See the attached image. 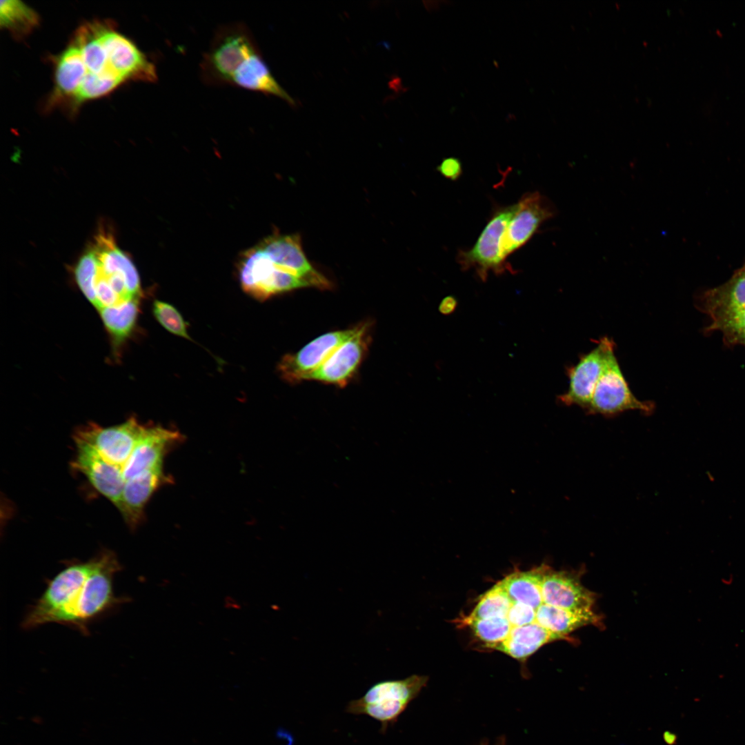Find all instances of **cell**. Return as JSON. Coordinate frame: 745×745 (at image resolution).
Here are the masks:
<instances>
[{
  "mask_svg": "<svg viewBox=\"0 0 745 745\" xmlns=\"http://www.w3.org/2000/svg\"><path fill=\"white\" fill-rule=\"evenodd\" d=\"M146 426L132 417L121 424L108 427L92 423L78 429L74 439L87 444L122 470Z\"/></svg>",
  "mask_w": 745,
  "mask_h": 745,
  "instance_id": "cell-7",
  "label": "cell"
},
{
  "mask_svg": "<svg viewBox=\"0 0 745 745\" xmlns=\"http://www.w3.org/2000/svg\"><path fill=\"white\" fill-rule=\"evenodd\" d=\"M614 351L613 341L604 337L597 341L593 349L582 355L577 363L567 369L568 388L558 396L559 401L566 406L576 405L587 410L606 361Z\"/></svg>",
  "mask_w": 745,
  "mask_h": 745,
  "instance_id": "cell-8",
  "label": "cell"
},
{
  "mask_svg": "<svg viewBox=\"0 0 745 745\" xmlns=\"http://www.w3.org/2000/svg\"><path fill=\"white\" fill-rule=\"evenodd\" d=\"M74 443L76 454L72 466L84 475L92 486L117 508L125 484L121 469L107 461L87 444L79 440H74Z\"/></svg>",
  "mask_w": 745,
  "mask_h": 745,
  "instance_id": "cell-14",
  "label": "cell"
},
{
  "mask_svg": "<svg viewBox=\"0 0 745 745\" xmlns=\"http://www.w3.org/2000/svg\"><path fill=\"white\" fill-rule=\"evenodd\" d=\"M503 233L500 253L503 259L526 244L541 225L556 214L551 201L538 192L525 193Z\"/></svg>",
  "mask_w": 745,
  "mask_h": 745,
  "instance_id": "cell-9",
  "label": "cell"
},
{
  "mask_svg": "<svg viewBox=\"0 0 745 745\" xmlns=\"http://www.w3.org/2000/svg\"><path fill=\"white\" fill-rule=\"evenodd\" d=\"M88 70L79 47L74 42L59 57L55 68L56 90L75 97Z\"/></svg>",
  "mask_w": 745,
  "mask_h": 745,
  "instance_id": "cell-22",
  "label": "cell"
},
{
  "mask_svg": "<svg viewBox=\"0 0 745 745\" xmlns=\"http://www.w3.org/2000/svg\"><path fill=\"white\" fill-rule=\"evenodd\" d=\"M654 409L653 402L641 401L633 395L613 352L595 388L587 412L612 417L627 410L650 415Z\"/></svg>",
  "mask_w": 745,
  "mask_h": 745,
  "instance_id": "cell-6",
  "label": "cell"
},
{
  "mask_svg": "<svg viewBox=\"0 0 745 745\" xmlns=\"http://www.w3.org/2000/svg\"><path fill=\"white\" fill-rule=\"evenodd\" d=\"M279 268L308 281L312 287L329 289L330 281L306 257L297 234L275 233L258 245Z\"/></svg>",
  "mask_w": 745,
  "mask_h": 745,
  "instance_id": "cell-12",
  "label": "cell"
},
{
  "mask_svg": "<svg viewBox=\"0 0 745 745\" xmlns=\"http://www.w3.org/2000/svg\"><path fill=\"white\" fill-rule=\"evenodd\" d=\"M499 745H502V744H499Z\"/></svg>",
  "mask_w": 745,
  "mask_h": 745,
  "instance_id": "cell-36",
  "label": "cell"
},
{
  "mask_svg": "<svg viewBox=\"0 0 745 745\" xmlns=\"http://www.w3.org/2000/svg\"><path fill=\"white\" fill-rule=\"evenodd\" d=\"M703 309L709 315L722 311L745 308V266L724 284L708 291Z\"/></svg>",
  "mask_w": 745,
  "mask_h": 745,
  "instance_id": "cell-21",
  "label": "cell"
},
{
  "mask_svg": "<svg viewBox=\"0 0 745 745\" xmlns=\"http://www.w3.org/2000/svg\"><path fill=\"white\" fill-rule=\"evenodd\" d=\"M368 327V324H362L355 335L339 346L319 368L306 375L303 380H315L341 387L346 386L364 359L369 339Z\"/></svg>",
  "mask_w": 745,
  "mask_h": 745,
  "instance_id": "cell-13",
  "label": "cell"
},
{
  "mask_svg": "<svg viewBox=\"0 0 745 745\" xmlns=\"http://www.w3.org/2000/svg\"><path fill=\"white\" fill-rule=\"evenodd\" d=\"M101 25L88 24L79 28L74 43L79 47L88 72L101 73L108 68L107 55L99 37Z\"/></svg>",
  "mask_w": 745,
  "mask_h": 745,
  "instance_id": "cell-25",
  "label": "cell"
},
{
  "mask_svg": "<svg viewBox=\"0 0 745 745\" xmlns=\"http://www.w3.org/2000/svg\"><path fill=\"white\" fill-rule=\"evenodd\" d=\"M92 250L103 273L123 276L132 295L140 297L141 286L137 269L128 257L117 247L111 235L99 233Z\"/></svg>",
  "mask_w": 745,
  "mask_h": 745,
  "instance_id": "cell-19",
  "label": "cell"
},
{
  "mask_svg": "<svg viewBox=\"0 0 745 745\" xmlns=\"http://www.w3.org/2000/svg\"><path fill=\"white\" fill-rule=\"evenodd\" d=\"M181 440L182 435L177 431L159 426L146 425L130 457L123 467L125 482L145 470L162 465L165 455Z\"/></svg>",
  "mask_w": 745,
  "mask_h": 745,
  "instance_id": "cell-15",
  "label": "cell"
},
{
  "mask_svg": "<svg viewBox=\"0 0 745 745\" xmlns=\"http://www.w3.org/2000/svg\"><path fill=\"white\" fill-rule=\"evenodd\" d=\"M259 48L249 28L242 23L219 28L200 63V74L209 85L232 86Z\"/></svg>",
  "mask_w": 745,
  "mask_h": 745,
  "instance_id": "cell-2",
  "label": "cell"
},
{
  "mask_svg": "<svg viewBox=\"0 0 745 745\" xmlns=\"http://www.w3.org/2000/svg\"><path fill=\"white\" fill-rule=\"evenodd\" d=\"M123 81L120 75L110 69L101 73L88 72L74 98L79 102L98 98L111 92Z\"/></svg>",
  "mask_w": 745,
  "mask_h": 745,
  "instance_id": "cell-29",
  "label": "cell"
},
{
  "mask_svg": "<svg viewBox=\"0 0 745 745\" xmlns=\"http://www.w3.org/2000/svg\"><path fill=\"white\" fill-rule=\"evenodd\" d=\"M99 37L107 55L108 68L124 80L154 82L157 79L155 66L128 39L101 26Z\"/></svg>",
  "mask_w": 745,
  "mask_h": 745,
  "instance_id": "cell-11",
  "label": "cell"
},
{
  "mask_svg": "<svg viewBox=\"0 0 745 745\" xmlns=\"http://www.w3.org/2000/svg\"><path fill=\"white\" fill-rule=\"evenodd\" d=\"M512 604V599L499 582L481 597L468 617L479 619L506 617Z\"/></svg>",
  "mask_w": 745,
  "mask_h": 745,
  "instance_id": "cell-27",
  "label": "cell"
},
{
  "mask_svg": "<svg viewBox=\"0 0 745 745\" xmlns=\"http://www.w3.org/2000/svg\"><path fill=\"white\" fill-rule=\"evenodd\" d=\"M437 170L443 177L452 181H456L462 173L461 163L456 157H446L437 167Z\"/></svg>",
  "mask_w": 745,
  "mask_h": 745,
  "instance_id": "cell-34",
  "label": "cell"
},
{
  "mask_svg": "<svg viewBox=\"0 0 745 745\" xmlns=\"http://www.w3.org/2000/svg\"><path fill=\"white\" fill-rule=\"evenodd\" d=\"M139 298L99 310L106 330L117 343L123 341L132 332L138 317Z\"/></svg>",
  "mask_w": 745,
  "mask_h": 745,
  "instance_id": "cell-24",
  "label": "cell"
},
{
  "mask_svg": "<svg viewBox=\"0 0 745 745\" xmlns=\"http://www.w3.org/2000/svg\"><path fill=\"white\" fill-rule=\"evenodd\" d=\"M548 566H542L526 572H516L500 584L513 602H521L537 609L543 604L541 586Z\"/></svg>",
  "mask_w": 745,
  "mask_h": 745,
  "instance_id": "cell-23",
  "label": "cell"
},
{
  "mask_svg": "<svg viewBox=\"0 0 745 745\" xmlns=\"http://www.w3.org/2000/svg\"><path fill=\"white\" fill-rule=\"evenodd\" d=\"M458 302L457 299L451 295L444 297L439 306V312L444 315L452 314L456 309Z\"/></svg>",
  "mask_w": 745,
  "mask_h": 745,
  "instance_id": "cell-35",
  "label": "cell"
},
{
  "mask_svg": "<svg viewBox=\"0 0 745 745\" xmlns=\"http://www.w3.org/2000/svg\"><path fill=\"white\" fill-rule=\"evenodd\" d=\"M152 310L157 320L168 331L178 336L190 339L187 330L188 324L172 305L156 300L153 304Z\"/></svg>",
  "mask_w": 745,
  "mask_h": 745,
  "instance_id": "cell-32",
  "label": "cell"
},
{
  "mask_svg": "<svg viewBox=\"0 0 745 745\" xmlns=\"http://www.w3.org/2000/svg\"><path fill=\"white\" fill-rule=\"evenodd\" d=\"M74 272L79 288L89 301L94 305L97 261L92 250L87 252L80 258Z\"/></svg>",
  "mask_w": 745,
  "mask_h": 745,
  "instance_id": "cell-31",
  "label": "cell"
},
{
  "mask_svg": "<svg viewBox=\"0 0 745 745\" xmlns=\"http://www.w3.org/2000/svg\"><path fill=\"white\" fill-rule=\"evenodd\" d=\"M543 603L566 609L592 608L595 595L575 574L553 571L548 567L541 586Z\"/></svg>",
  "mask_w": 745,
  "mask_h": 745,
  "instance_id": "cell-16",
  "label": "cell"
},
{
  "mask_svg": "<svg viewBox=\"0 0 745 745\" xmlns=\"http://www.w3.org/2000/svg\"><path fill=\"white\" fill-rule=\"evenodd\" d=\"M428 678L417 675L404 679L386 680L371 686L361 698L350 702L347 711L379 721L383 728L393 722L425 686Z\"/></svg>",
  "mask_w": 745,
  "mask_h": 745,
  "instance_id": "cell-3",
  "label": "cell"
},
{
  "mask_svg": "<svg viewBox=\"0 0 745 745\" xmlns=\"http://www.w3.org/2000/svg\"><path fill=\"white\" fill-rule=\"evenodd\" d=\"M162 465L145 470L125 482L117 509L131 528L143 521L144 508L154 493L170 480Z\"/></svg>",
  "mask_w": 745,
  "mask_h": 745,
  "instance_id": "cell-17",
  "label": "cell"
},
{
  "mask_svg": "<svg viewBox=\"0 0 745 745\" xmlns=\"http://www.w3.org/2000/svg\"><path fill=\"white\" fill-rule=\"evenodd\" d=\"M506 618L513 627L528 625L536 621V609L521 602H513Z\"/></svg>",
  "mask_w": 745,
  "mask_h": 745,
  "instance_id": "cell-33",
  "label": "cell"
},
{
  "mask_svg": "<svg viewBox=\"0 0 745 745\" xmlns=\"http://www.w3.org/2000/svg\"><path fill=\"white\" fill-rule=\"evenodd\" d=\"M362 324L317 337L295 354L285 355L278 365L282 378L294 383L319 368L346 341L355 335Z\"/></svg>",
  "mask_w": 745,
  "mask_h": 745,
  "instance_id": "cell-10",
  "label": "cell"
},
{
  "mask_svg": "<svg viewBox=\"0 0 745 745\" xmlns=\"http://www.w3.org/2000/svg\"><path fill=\"white\" fill-rule=\"evenodd\" d=\"M535 622L564 639H568V635L579 628L600 624L601 617L592 608L566 609L543 603L536 609Z\"/></svg>",
  "mask_w": 745,
  "mask_h": 745,
  "instance_id": "cell-18",
  "label": "cell"
},
{
  "mask_svg": "<svg viewBox=\"0 0 745 745\" xmlns=\"http://www.w3.org/2000/svg\"><path fill=\"white\" fill-rule=\"evenodd\" d=\"M238 269L243 290L259 300H265L277 293L311 287L306 279L277 266L259 246L243 254Z\"/></svg>",
  "mask_w": 745,
  "mask_h": 745,
  "instance_id": "cell-5",
  "label": "cell"
},
{
  "mask_svg": "<svg viewBox=\"0 0 745 745\" xmlns=\"http://www.w3.org/2000/svg\"><path fill=\"white\" fill-rule=\"evenodd\" d=\"M517 203L497 208L492 215L475 245L468 250H460L457 261L464 270H474L481 281H486L489 272L501 275L515 270L500 253L504 230L517 210Z\"/></svg>",
  "mask_w": 745,
  "mask_h": 745,
  "instance_id": "cell-4",
  "label": "cell"
},
{
  "mask_svg": "<svg viewBox=\"0 0 745 745\" xmlns=\"http://www.w3.org/2000/svg\"><path fill=\"white\" fill-rule=\"evenodd\" d=\"M463 622L490 648L504 642L513 628L506 617L479 619L468 616L463 619Z\"/></svg>",
  "mask_w": 745,
  "mask_h": 745,
  "instance_id": "cell-28",
  "label": "cell"
},
{
  "mask_svg": "<svg viewBox=\"0 0 745 745\" xmlns=\"http://www.w3.org/2000/svg\"><path fill=\"white\" fill-rule=\"evenodd\" d=\"M564 640L535 622L532 624L513 627L508 637L492 648L501 651L519 660H524L544 644Z\"/></svg>",
  "mask_w": 745,
  "mask_h": 745,
  "instance_id": "cell-20",
  "label": "cell"
},
{
  "mask_svg": "<svg viewBox=\"0 0 745 745\" xmlns=\"http://www.w3.org/2000/svg\"><path fill=\"white\" fill-rule=\"evenodd\" d=\"M121 568L110 550L86 562L67 563L29 608L23 628L57 623L88 633L90 622L124 601L116 597L113 590L114 575Z\"/></svg>",
  "mask_w": 745,
  "mask_h": 745,
  "instance_id": "cell-1",
  "label": "cell"
},
{
  "mask_svg": "<svg viewBox=\"0 0 745 745\" xmlns=\"http://www.w3.org/2000/svg\"><path fill=\"white\" fill-rule=\"evenodd\" d=\"M710 316L711 330L721 332L731 344L745 346V308L719 312Z\"/></svg>",
  "mask_w": 745,
  "mask_h": 745,
  "instance_id": "cell-30",
  "label": "cell"
},
{
  "mask_svg": "<svg viewBox=\"0 0 745 745\" xmlns=\"http://www.w3.org/2000/svg\"><path fill=\"white\" fill-rule=\"evenodd\" d=\"M0 22L1 27L17 36L30 32L39 23V17L29 6L20 1H1Z\"/></svg>",
  "mask_w": 745,
  "mask_h": 745,
  "instance_id": "cell-26",
  "label": "cell"
}]
</instances>
